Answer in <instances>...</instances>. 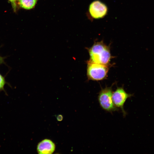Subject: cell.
Instances as JSON below:
<instances>
[{
    "mask_svg": "<svg viewBox=\"0 0 154 154\" xmlns=\"http://www.w3.org/2000/svg\"><path fill=\"white\" fill-rule=\"evenodd\" d=\"M90 59L89 61L95 63L110 66V61L112 58L110 46L103 41L95 42L88 49Z\"/></svg>",
    "mask_w": 154,
    "mask_h": 154,
    "instance_id": "cell-1",
    "label": "cell"
},
{
    "mask_svg": "<svg viewBox=\"0 0 154 154\" xmlns=\"http://www.w3.org/2000/svg\"><path fill=\"white\" fill-rule=\"evenodd\" d=\"M87 75L89 80L98 81L105 79L110 66L87 61Z\"/></svg>",
    "mask_w": 154,
    "mask_h": 154,
    "instance_id": "cell-2",
    "label": "cell"
},
{
    "mask_svg": "<svg viewBox=\"0 0 154 154\" xmlns=\"http://www.w3.org/2000/svg\"><path fill=\"white\" fill-rule=\"evenodd\" d=\"M112 88H102L99 93L98 101L101 108L105 111L112 113L119 110L114 104L112 100Z\"/></svg>",
    "mask_w": 154,
    "mask_h": 154,
    "instance_id": "cell-3",
    "label": "cell"
},
{
    "mask_svg": "<svg viewBox=\"0 0 154 154\" xmlns=\"http://www.w3.org/2000/svg\"><path fill=\"white\" fill-rule=\"evenodd\" d=\"M133 94L127 93L123 87H117L113 92L112 100L115 106L120 109L124 117L125 116L127 112L124 109V105L127 99L133 96Z\"/></svg>",
    "mask_w": 154,
    "mask_h": 154,
    "instance_id": "cell-4",
    "label": "cell"
},
{
    "mask_svg": "<svg viewBox=\"0 0 154 154\" xmlns=\"http://www.w3.org/2000/svg\"><path fill=\"white\" fill-rule=\"evenodd\" d=\"M108 11L106 4L99 0H96L91 2L88 9L90 16L94 19H99L104 17L107 15Z\"/></svg>",
    "mask_w": 154,
    "mask_h": 154,
    "instance_id": "cell-5",
    "label": "cell"
},
{
    "mask_svg": "<svg viewBox=\"0 0 154 154\" xmlns=\"http://www.w3.org/2000/svg\"><path fill=\"white\" fill-rule=\"evenodd\" d=\"M55 145L51 140L45 139L39 142L37 146V151L40 154L52 153L55 150Z\"/></svg>",
    "mask_w": 154,
    "mask_h": 154,
    "instance_id": "cell-6",
    "label": "cell"
},
{
    "mask_svg": "<svg viewBox=\"0 0 154 154\" xmlns=\"http://www.w3.org/2000/svg\"><path fill=\"white\" fill-rule=\"evenodd\" d=\"M38 0H17L19 6L21 8L31 9L34 7Z\"/></svg>",
    "mask_w": 154,
    "mask_h": 154,
    "instance_id": "cell-7",
    "label": "cell"
},
{
    "mask_svg": "<svg viewBox=\"0 0 154 154\" xmlns=\"http://www.w3.org/2000/svg\"><path fill=\"white\" fill-rule=\"evenodd\" d=\"M6 84L10 85L6 81L5 77L0 73V92L3 91L5 94L7 95V94L4 89V87Z\"/></svg>",
    "mask_w": 154,
    "mask_h": 154,
    "instance_id": "cell-8",
    "label": "cell"
},
{
    "mask_svg": "<svg viewBox=\"0 0 154 154\" xmlns=\"http://www.w3.org/2000/svg\"><path fill=\"white\" fill-rule=\"evenodd\" d=\"M11 5L12 8L14 11L15 12L16 11L17 8V0H8Z\"/></svg>",
    "mask_w": 154,
    "mask_h": 154,
    "instance_id": "cell-9",
    "label": "cell"
},
{
    "mask_svg": "<svg viewBox=\"0 0 154 154\" xmlns=\"http://www.w3.org/2000/svg\"><path fill=\"white\" fill-rule=\"evenodd\" d=\"M63 116L61 115H58L56 117L58 121H61L63 119Z\"/></svg>",
    "mask_w": 154,
    "mask_h": 154,
    "instance_id": "cell-10",
    "label": "cell"
},
{
    "mask_svg": "<svg viewBox=\"0 0 154 154\" xmlns=\"http://www.w3.org/2000/svg\"><path fill=\"white\" fill-rule=\"evenodd\" d=\"M5 58V57H3L0 55V65L3 64H5L4 62Z\"/></svg>",
    "mask_w": 154,
    "mask_h": 154,
    "instance_id": "cell-11",
    "label": "cell"
}]
</instances>
